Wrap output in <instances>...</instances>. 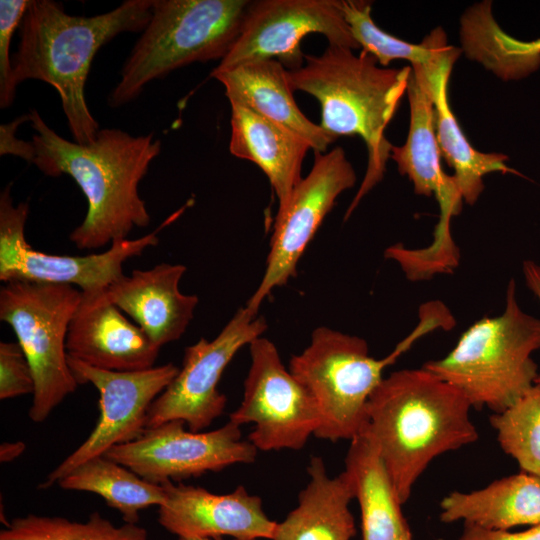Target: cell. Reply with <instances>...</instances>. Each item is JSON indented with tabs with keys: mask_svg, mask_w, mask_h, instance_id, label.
Instances as JSON below:
<instances>
[{
	"mask_svg": "<svg viewBox=\"0 0 540 540\" xmlns=\"http://www.w3.org/2000/svg\"><path fill=\"white\" fill-rule=\"evenodd\" d=\"M35 131L33 164L45 175L70 176L87 199L82 223L69 235L80 250H90L127 239L151 217L138 188L151 162L161 151L154 133L132 136L118 128L100 129L95 140L79 144L57 134L36 109L30 112Z\"/></svg>",
	"mask_w": 540,
	"mask_h": 540,
	"instance_id": "6da1fadb",
	"label": "cell"
},
{
	"mask_svg": "<svg viewBox=\"0 0 540 540\" xmlns=\"http://www.w3.org/2000/svg\"><path fill=\"white\" fill-rule=\"evenodd\" d=\"M152 6L153 0H126L111 11L87 17L68 14L54 0H30L12 55L15 85L33 79L54 87L73 140L93 142L101 129L85 98L93 59L120 33L142 32Z\"/></svg>",
	"mask_w": 540,
	"mask_h": 540,
	"instance_id": "7a4b0ae2",
	"label": "cell"
},
{
	"mask_svg": "<svg viewBox=\"0 0 540 540\" xmlns=\"http://www.w3.org/2000/svg\"><path fill=\"white\" fill-rule=\"evenodd\" d=\"M471 408L456 387L423 367L394 371L374 390L365 427L402 504L435 458L477 441Z\"/></svg>",
	"mask_w": 540,
	"mask_h": 540,
	"instance_id": "3957f363",
	"label": "cell"
},
{
	"mask_svg": "<svg viewBox=\"0 0 540 540\" xmlns=\"http://www.w3.org/2000/svg\"><path fill=\"white\" fill-rule=\"evenodd\" d=\"M376 58L361 51L328 45L320 55L304 56V64L287 70L293 91L315 97L321 107V128L334 138L360 136L367 148L368 164L360 187L350 203L347 220L363 197L382 179L392 144L385 129L407 91L412 68L378 66Z\"/></svg>",
	"mask_w": 540,
	"mask_h": 540,
	"instance_id": "277c9868",
	"label": "cell"
},
{
	"mask_svg": "<svg viewBox=\"0 0 540 540\" xmlns=\"http://www.w3.org/2000/svg\"><path fill=\"white\" fill-rule=\"evenodd\" d=\"M453 315L440 301H429L419 310L416 327L387 356L369 354L365 339L321 326L311 334L309 345L289 362L290 372L313 397L320 425L315 434L323 440H352L366 424V407L394 364L417 340L437 329L449 330Z\"/></svg>",
	"mask_w": 540,
	"mask_h": 540,
	"instance_id": "5b68a950",
	"label": "cell"
},
{
	"mask_svg": "<svg viewBox=\"0 0 540 540\" xmlns=\"http://www.w3.org/2000/svg\"><path fill=\"white\" fill-rule=\"evenodd\" d=\"M539 349L540 319L520 307L512 278L502 313L470 325L446 356L422 367L456 387L472 407L499 413L535 384L532 355Z\"/></svg>",
	"mask_w": 540,
	"mask_h": 540,
	"instance_id": "8992f818",
	"label": "cell"
},
{
	"mask_svg": "<svg viewBox=\"0 0 540 540\" xmlns=\"http://www.w3.org/2000/svg\"><path fill=\"white\" fill-rule=\"evenodd\" d=\"M249 0H153L152 13L107 103L135 100L151 81L195 62L222 60L237 40Z\"/></svg>",
	"mask_w": 540,
	"mask_h": 540,
	"instance_id": "52a82bcc",
	"label": "cell"
},
{
	"mask_svg": "<svg viewBox=\"0 0 540 540\" xmlns=\"http://www.w3.org/2000/svg\"><path fill=\"white\" fill-rule=\"evenodd\" d=\"M81 290L72 285L10 281L0 289V320L13 329L33 372L29 417L45 421L78 383L68 365L66 339Z\"/></svg>",
	"mask_w": 540,
	"mask_h": 540,
	"instance_id": "ba28073f",
	"label": "cell"
},
{
	"mask_svg": "<svg viewBox=\"0 0 540 540\" xmlns=\"http://www.w3.org/2000/svg\"><path fill=\"white\" fill-rule=\"evenodd\" d=\"M12 183L0 194V280L32 281L78 286L81 291L107 288L122 277L123 264L148 247L157 246L158 233L181 213H173L156 229L136 239L114 241L102 253L59 255L38 251L27 242L24 229L29 203L15 205Z\"/></svg>",
	"mask_w": 540,
	"mask_h": 540,
	"instance_id": "9c48e42d",
	"label": "cell"
},
{
	"mask_svg": "<svg viewBox=\"0 0 540 540\" xmlns=\"http://www.w3.org/2000/svg\"><path fill=\"white\" fill-rule=\"evenodd\" d=\"M249 351L242 401L229 421L254 425L248 440L257 450L302 449L320 425L313 397L284 366L272 341L258 337L249 344Z\"/></svg>",
	"mask_w": 540,
	"mask_h": 540,
	"instance_id": "30bf717a",
	"label": "cell"
},
{
	"mask_svg": "<svg viewBox=\"0 0 540 540\" xmlns=\"http://www.w3.org/2000/svg\"><path fill=\"white\" fill-rule=\"evenodd\" d=\"M257 314L241 307L214 339L186 347L182 367L149 408L147 428L181 420L199 432L223 414L227 398L218 383L238 351L266 331L265 318Z\"/></svg>",
	"mask_w": 540,
	"mask_h": 540,
	"instance_id": "8fae6325",
	"label": "cell"
},
{
	"mask_svg": "<svg viewBox=\"0 0 540 540\" xmlns=\"http://www.w3.org/2000/svg\"><path fill=\"white\" fill-rule=\"evenodd\" d=\"M184 426V421L171 420L147 428L136 440L114 446L104 456L159 485L256 459V447L243 440L241 426L229 420L208 432L186 430Z\"/></svg>",
	"mask_w": 540,
	"mask_h": 540,
	"instance_id": "7c38bea8",
	"label": "cell"
},
{
	"mask_svg": "<svg viewBox=\"0 0 540 540\" xmlns=\"http://www.w3.org/2000/svg\"><path fill=\"white\" fill-rule=\"evenodd\" d=\"M314 155L309 174L278 207L265 272L245 305L254 313L274 288L296 275L300 258L337 197L356 183V173L342 147Z\"/></svg>",
	"mask_w": 540,
	"mask_h": 540,
	"instance_id": "4fadbf2b",
	"label": "cell"
},
{
	"mask_svg": "<svg viewBox=\"0 0 540 540\" xmlns=\"http://www.w3.org/2000/svg\"><path fill=\"white\" fill-rule=\"evenodd\" d=\"M68 365L78 384L90 383L98 390L99 419L86 440L47 475L39 485L42 489L57 484L87 460L139 438L147 429L151 404L179 371L173 363L141 371H109L70 356Z\"/></svg>",
	"mask_w": 540,
	"mask_h": 540,
	"instance_id": "5bb4252c",
	"label": "cell"
},
{
	"mask_svg": "<svg viewBox=\"0 0 540 540\" xmlns=\"http://www.w3.org/2000/svg\"><path fill=\"white\" fill-rule=\"evenodd\" d=\"M310 33L325 36L329 45L360 48L340 7V0L251 1L240 34L216 66L276 59L288 70L304 64L301 41Z\"/></svg>",
	"mask_w": 540,
	"mask_h": 540,
	"instance_id": "9a60e30c",
	"label": "cell"
},
{
	"mask_svg": "<svg viewBox=\"0 0 540 540\" xmlns=\"http://www.w3.org/2000/svg\"><path fill=\"white\" fill-rule=\"evenodd\" d=\"M407 86L410 103V126L406 142L392 146L391 155L401 175L413 183L414 192L434 196L440 216L434 231L432 247L451 250L455 243L450 233V221L462 209V196L453 175L446 174L440 162L434 117V96L427 70L423 65H411Z\"/></svg>",
	"mask_w": 540,
	"mask_h": 540,
	"instance_id": "2e32d148",
	"label": "cell"
},
{
	"mask_svg": "<svg viewBox=\"0 0 540 540\" xmlns=\"http://www.w3.org/2000/svg\"><path fill=\"white\" fill-rule=\"evenodd\" d=\"M161 485L166 498L158 522L179 538L273 539L277 522L266 515L262 499L244 486L215 494L180 482Z\"/></svg>",
	"mask_w": 540,
	"mask_h": 540,
	"instance_id": "e0dca14e",
	"label": "cell"
},
{
	"mask_svg": "<svg viewBox=\"0 0 540 540\" xmlns=\"http://www.w3.org/2000/svg\"><path fill=\"white\" fill-rule=\"evenodd\" d=\"M105 289L81 291L68 327V356L95 368L132 372L155 366L160 347L107 297Z\"/></svg>",
	"mask_w": 540,
	"mask_h": 540,
	"instance_id": "ac0fdd59",
	"label": "cell"
},
{
	"mask_svg": "<svg viewBox=\"0 0 540 540\" xmlns=\"http://www.w3.org/2000/svg\"><path fill=\"white\" fill-rule=\"evenodd\" d=\"M186 270L182 264L170 263L136 269L110 284L105 292L161 348L182 337L199 303L198 296L179 289Z\"/></svg>",
	"mask_w": 540,
	"mask_h": 540,
	"instance_id": "d6986e66",
	"label": "cell"
},
{
	"mask_svg": "<svg viewBox=\"0 0 540 540\" xmlns=\"http://www.w3.org/2000/svg\"><path fill=\"white\" fill-rule=\"evenodd\" d=\"M211 77L225 87L228 100L239 101L273 123L305 140L314 152H327L336 138L309 120L295 102L287 69L276 59L214 69Z\"/></svg>",
	"mask_w": 540,
	"mask_h": 540,
	"instance_id": "ffe728a7",
	"label": "cell"
},
{
	"mask_svg": "<svg viewBox=\"0 0 540 540\" xmlns=\"http://www.w3.org/2000/svg\"><path fill=\"white\" fill-rule=\"evenodd\" d=\"M229 103L230 153L256 164L274 189L278 207L284 205L302 179V163L310 145L247 105L233 99Z\"/></svg>",
	"mask_w": 540,
	"mask_h": 540,
	"instance_id": "44dd1931",
	"label": "cell"
},
{
	"mask_svg": "<svg viewBox=\"0 0 540 540\" xmlns=\"http://www.w3.org/2000/svg\"><path fill=\"white\" fill-rule=\"evenodd\" d=\"M307 474L297 506L277 523L272 540H351L356 534L349 508L354 492L347 474L331 477L320 456L311 457Z\"/></svg>",
	"mask_w": 540,
	"mask_h": 540,
	"instance_id": "7402d4cb",
	"label": "cell"
},
{
	"mask_svg": "<svg viewBox=\"0 0 540 540\" xmlns=\"http://www.w3.org/2000/svg\"><path fill=\"white\" fill-rule=\"evenodd\" d=\"M440 521L510 531L540 525V478L519 472L470 492L453 491L440 502Z\"/></svg>",
	"mask_w": 540,
	"mask_h": 540,
	"instance_id": "603a6c76",
	"label": "cell"
},
{
	"mask_svg": "<svg viewBox=\"0 0 540 540\" xmlns=\"http://www.w3.org/2000/svg\"><path fill=\"white\" fill-rule=\"evenodd\" d=\"M344 472L359 503L362 540H413L403 504L365 426L350 440Z\"/></svg>",
	"mask_w": 540,
	"mask_h": 540,
	"instance_id": "cb8c5ba5",
	"label": "cell"
},
{
	"mask_svg": "<svg viewBox=\"0 0 540 540\" xmlns=\"http://www.w3.org/2000/svg\"><path fill=\"white\" fill-rule=\"evenodd\" d=\"M461 50L455 47L438 62L424 66L433 96L435 130L441 156L453 168V177L465 203L473 205L484 190L483 177L489 173L521 174L506 164L507 155L476 150L463 133L448 100V82Z\"/></svg>",
	"mask_w": 540,
	"mask_h": 540,
	"instance_id": "d4e9b609",
	"label": "cell"
},
{
	"mask_svg": "<svg viewBox=\"0 0 540 540\" xmlns=\"http://www.w3.org/2000/svg\"><path fill=\"white\" fill-rule=\"evenodd\" d=\"M460 39L470 60L502 80L525 78L540 67V37L522 41L508 35L495 21L490 5H478L467 13Z\"/></svg>",
	"mask_w": 540,
	"mask_h": 540,
	"instance_id": "484cf974",
	"label": "cell"
},
{
	"mask_svg": "<svg viewBox=\"0 0 540 540\" xmlns=\"http://www.w3.org/2000/svg\"><path fill=\"white\" fill-rule=\"evenodd\" d=\"M60 488L91 492L101 496L116 509L125 523L137 524L139 512L151 506H161L166 498L163 485L151 483L129 468L98 456L87 460L63 477Z\"/></svg>",
	"mask_w": 540,
	"mask_h": 540,
	"instance_id": "4316f807",
	"label": "cell"
},
{
	"mask_svg": "<svg viewBox=\"0 0 540 540\" xmlns=\"http://www.w3.org/2000/svg\"><path fill=\"white\" fill-rule=\"evenodd\" d=\"M340 7L362 51L373 55L382 67L399 59L407 60L411 65L427 66L438 61L452 48L441 27L432 30L420 44H412L379 28L371 17L370 3L340 0Z\"/></svg>",
	"mask_w": 540,
	"mask_h": 540,
	"instance_id": "83f0119b",
	"label": "cell"
},
{
	"mask_svg": "<svg viewBox=\"0 0 540 540\" xmlns=\"http://www.w3.org/2000/svg\"><path fill=\"white\" fill-rule=\"evenodd\" d=\"M0 540H148V533L137 524L116 526L97 511L85 522L28 514L7 523Z\"/></svg>",
	"mask_w": 540,
	"mask_h": 540,
	"instance_id": "f1b7e54d",
	"label": "cell"
},
{
	"mask_svg": "<svg viewBox=\"0 0 540 540\" xmlns=\"http://www.w3.org/2000/svg\"><path fill=\"white\" fill-rule=\"evenodd\" d=\"M501 449L520 471L540 478V384L535 383L514 403L490 416Z\"/></svg>",
	"mask_w": 540,
	"mask_h": 540,
	"instance_id": "f546056e",
	"label": "cell"
},
{
	"mask_svg": "<svg viewBox=\"0 0 540 540\" xmlns=\"http://www.w3.org/2000/svg\"><path fill=\"white\" fill-rule=\"evenodd\" d=\"M30 0L0 1V108H9L16 96L13 80L11 40L19 28Z\"/></svg>",
	"mask_w": 540,
	"mask_h": 540,
	"instance_id": "4dcf8cb0",
	"label": "cell"
},
{
	"mask_svg": "<svg viewBox=\"0 0 540 540\" xmlns=\"http://www.w3.org/2000/svg\"><path fill=\"white\" fill-rule=\"evenodd\" d=\"M30 364L18 342L0 343V399L7 400L34 392Z\"/></svg>",
	"mask_w": 540,
	"mask_h": 540,
	"instance_id": "1f68e13d",
	"label": "cell"
},
{
	"mask_svg": "<svg viewBox=\"0 0 540 540\" xmlns=\"http://www.w3.org/2000/svg\"><path fill=\"white\" fill-rule=\"evenodd\" d=\"M25 121H30L29 113L0 125V155L11 154L33 164L36 156L33 142L18 139L15 136L16 130Z\"/></svg>",
	"mask_w": 540,
	"mask_h": 540,
	"instance_id": "d6a6232c",
	"label": "cell"
},
{
	"mask_svg": "<svg viewBox=\"0 0 540 540\" xmlns=\"http://www.w3.org/2000/svg\"><path fill=\"white\" fill-rule=\"evenodd\" d=\"M456 540H540V525L519 532L487 530L473 525H464Z\"/></svg>",
	"mask_w": 540,
	"mask_h": 540,
	"instance_id": "836d02e7",
	"label": "cell"
},
{
	"mask_svg": "<svg viewBox=\"0 0 540 540\" xmlns=\"http://www.w3.org/2000/svg\"><path fill=\"white\" fill-rule=\"evenodd\" d=\"M522 272L526 286L540 303V264L532 260H525L522 264ZM535 383L540 384V373Z\"/></svg>",
	"mask_w": 540,
	"mask_h": 540,
	"instance_id": "e575fe53",
	"label": "cell"
},
{
	"mask_svg": "<svg viewBox=\"0 0 540 540\" xmlns=\"http://www.w3.org/2000/svg\"><path fill=\"white\" fill-rule=\"evenodd\" d=\"M26 445L22 441L5 442L0 446V461L7 463L15 460L25 450Z\"/></svg>",
	"mask_w": 540,
	"mask_h": 540,
	"instance_id": "d590c367",
	"label": "cell"
},
{
	"mask_svg": "<svg viewBox=\"0 0 540 540\" xmlns=\"http://www.w3.org/2000/svg\"><path fill=\"white\" fill-rule=\"evenodd\" d=\"M179 540H223L222 538H179ZM233 540H256V539H233Z\"/></svg>",
	"mask_w": 540,
	"mask_h": 540,
	"instance_id": "8d00e7d4",
	"label": "cell"
}]
</instances>
